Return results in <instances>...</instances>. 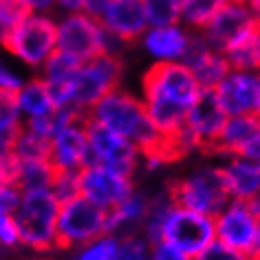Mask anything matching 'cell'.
I'll return each mask as SVG.
<instances>
[{
  "label": "cell",
  "instance_id": "30",
  "mask_svg": "<svg viewBox=\"0 0 260 260\" xmlns=\"http://www.w3.org/2000/svg\"><path fill=\"white\" fill-rule=\"evenodd\" d=\"M12 153L17 160H32V158H49V140L34 134L26 126H21L13 140Z\"/></svg>",
  "mask_w": 260,
  "mask_h": 260
},
{
  "label": "cell",
  "instance_id": "41",
  "mask_svg": "<svg viewBox=\"0 0 260 260\" xmlns=\"http://www.w3.org/2000/svg\"><path fill=\"white\" fill-rule=\"evenodd\" d=\"M25 4L30 12H44V13L55 12V0H25Z\"/></svg>",
  "mask_w": 260,
  "mask_h": 260
},
{
  "label": "cell",
  "instance_id": "9",
  "mask_svg": "<svg viewBox=\"0 0 260 260\" xmlns=\"http://www.w3.org/2000/svg\"><path fill=\"white\" fill-rule=\"evenodd\" d=\"M162 240L170 241L192 258L215 241L213 217L172 204L164 219Z\"/></svg>",
  "mask_w": 260,
  "mask_h": 260
},
{
  "label": "cell",
  "instance_id": "22",
  "mask_svg": "<svg viewBox=\"0 0 260 260\" xmlns=\"http://www.w3.org/2000/svg\"><path fill=\"white\" fill-rule=\"evenodd\" d=\"M260 126L256 115H228L215 142L213 156L241 155Z\"/></svg>",
  "mask_w": 260,
  "mask_h": 260
},
{
  "label": "cell",
  "instance_id": "31",
  "mask_svg": "<svg viewBox=\"0 0 260 260\" xmlns=\"http://www.w3.org/2000/svg\"><path fill=\"white\" fill-rule=\"evenodd\" d=\"M149 26H164L179 23L181 0H142Z\"/></svg>",
  "mask_w": 260,
  "mask_h": 260
},
{
  "label": "cell",
  "instance_id": "11",
  "mask_svg": "<svg viewBox=\"0 0 260 260\" xmlns=\"http://www.w3.org/2000/svg\"><path fill=\"white\" fill-rule=\"evenodd\" d=\"M79 187L81 196L110 211L136 190V177L102 164H87L79 172Z\"/></svg>",
  "mask_w": 260,
  "mask_h": 260
},
{
  "label": "cell",
  "instance_id": "19",
  "mask_svg": "<svg viewBox=\"0 0 260 260\" xmlns=\"http://www.w3.org/2000/svg\"><path fill=\"white\" fill-rule=\"evenodd\" d=\"M253 25H256V21L249 8L241 0H232L206 25L202 36L213 49L224 51L238 36L249 30Z\"/></svg>",
  "mask_w": 260,
  "mask_h": 260
},
{
  "label": "cell",
  "instance_id": "47",
  "mask_svg": "<svg viewBox=\"0 0 260 260\" xmlns=\"http://www.w3.org/2000/svg\"><path fill=\"white\" fill-rule=\"evenodd\" d=\"M254 204H256V208H258V211H260V198L256 202H254Z\"/></svg>",
  "mask_w": 260,
  "mask_h": 260
},
{
  "label": "cell",
  "instance_id": "44",
  "mask_svg": "<svg viewBox=\"0 0 260 260\" xmlns=\"http://www.w3.org/2000/svg\"><path fill=\"white\" fill-rule=\"evenodd\" d=\"M247 254L253 260H260V221H258V226H256V234H254L253 245H251Z\"/></svg>",
  "mask_w": 260,
  "mask_h": 260
},
{
  "label": "cell",
  "instance_id": "26",
  "mask_svg": "<svg viewBox=\"0 0 260 260\" xmlns=\"http://www.w3.org/2000/svg\"><path fill=\"white\" fill-rule=\"evenodd\" d=\"M232 0H181L179 23L189 30L202 32L209 21Z\"/></svg>",
  "mask_w": 260,
  "mask_h": 260
},
{
  "label": "cell",
  "instance_id": "39",
  "mask_svg": "<svg viewBox=\"0 0 260 260\" xmlns=\"http://www.w3.org/2000/svg\"><path fill=\"white\" fill-rule=\"evenodd\" d=\"M25 79L26 78L21 74V72L13 70L12 66H8L6 62L0 60V89H2V91L15 92L21 85H23Z\"/></svg>",
  "mask_w": 260,
  "mask_h": 260
},
{
  "label": "cell",
  "instance_id": "17",
  "mask_svg": "<svg viewBox=\"0 0 260 260\" xmlns=\"http://www.w3.org/2000/svg\"><path fill=\"white\" fill-rule=\"evenodd\" d=\"M98 19L106 32L126 46L138 44L149 26L142 0H110Z\"/></svg>",
  "mask_w": 260,
  "mask_h": 260
},
{
  "label": "cell",
  "instance_id": "35",
  "mask_svg": "<svg viewBox=\"0 0 260 260\" xmlns=\"http://www.w3.org/2000/svg\"><path fill=\"white\" fill-rule=\"evenodd\" d=\"M28 12L25 0H0V42Z\"/></svg>",
  "mask_w": 260,
  "mask_h": 260
},
{
  "label": "cell",
  "instance_id": "23",
  "mask_svg": "<svg viewBox=\"0 0 260 260\" xmlns=\"http://www.w3.org/2000/svg\"><path fill=\"white\" fill-rule=\"evenodd\" d=\"M151 204V196H147L142 190H134L128 198H124L119 206L108 211V222H106V232L111 234H128L134 230H140L143 219L147 215Z\"/></svg>",
  "mask_w": 260,
  "mask_h": 260
},
{
  "label": "cell",
  "instance_id": "49",
  "mask_svg": "<svg viewBox=\"0 0 260 260\" xmlns=\"http://www.w3.org/2000/svg\"><path fill=\"white\" fill-rule=\"evenodd\" d=\"M258 117H260V113H258Z\"/></svg>",
  "mask_w": 260,
  "mask_h": 260
},
{
  "label": "cell",
  "instance_id": "1",
  "mask_svg": "<svg viewBox=\"0 0 260 260\" xmlns=\"http://www.w3.org/2000/svg\"><path fill=\"white\" fill-rule=\"evenodd\" d=\"M202 91L187 64H151L142 78L140 98L155 128L164 138H172L185 126L190 106Z\"/></svg>",
  "mask_w": 260,
  "mask_h": 260
},
{
  "label": "cell",
  "instance_id": "40",
  "mask_svg": "<svg viewBox=\"0 0 260 260\" xmlns=\"http://www.w3.org/2000/svg\"><path fill=\"white\" fill-rule=\"evenodd\" d=\"M83 10V0H55V12L62 13H74Z\"/></svg>",
  "mask_w": 260,
  "mask_h": 260
},
{
  "label": "cell",
  "instance_id": "4",
  "mask_svg": "<svg viewBox=\"0 0 260 260\" xmlns=\"http://www.w3.org/2000/svg\"><path fill=\"white\" fill-rule=\"evenodd\" d=\"M126 44L106 32L100 19L87 12L62 13L57 17V51L87 62L102 53L123 57Z\"/></svg>",
  "mask_w": 260,
  "mask_h": 260
},
{
  "label": "cell",
  "instance_id": "15",
  "mask_svg": "<svg viewBox=\"0 0 260 260\" xmlns=\"http://www.w3.org/2000/svg\"><path fill=\"white\" fill-rule=\"evenodd\" d=\"M49 162L55 172H81L91 162L85 117L74 119L49 140Z\"/></svg>",
  "mask_w": 260,
  "mask_h": 260
},
{
  "label": "cell",
  "instance_id": "2",
  "mask_svg": "<svg viewBox=\"0 0 260 260\" xmlns=\"http://www.w3.org/2000/svg\"><path fill=\"white\" fill-rule=\"evenodd\" d=\"M85 117L126 138L142 153L162 149L168 145V140L151 123L142 98L123 87L108 92Z\"/></svg>",
  "mask_w": 260,
  "mask_h": 260
},
{
  "label": "cell",
  "instance_id": "24",
  "mask_svg": "<svg viewBox=\"0 0 260 260\" xmlns=\"http://www.w3.org/2000/svg\"><path fill=\"white\" fill-rule=\"evenodd\" d=\"M13 96H15V104H17L23 123L30 119L44 117L57 108L47 85L42 81L38 74L26 78L19 89L13 92Z\"/></svg>",
  "mask_w": 260,
  "mask_h": 260
},
{
  "label": "cell",
  "instance_id": "7",
  "mask_svg": "<svg viewBox=\"0 0 260 260\" xmlns=\"http://www.w3.org/2000/svg\"><path fill=\"white\" fill-rule=\"evenodd\" d=\"M123 74V57L117 55L102 53L87 62H81L68 89V108L85 117L108 92L121 87Z\"/></svg>",
  "mask_w": 260,
  "mask_h": 260
},
{
  "label": "cell",
  "instance_id": "13",
  "mask_svg": "<svg viewBox=\"0 0 260 260\" xmlns=\"http://www.w3.org/2000/svg\"><path fill=\"white\" fill-rule=\"evenodd\" d=\"M226 117V111L222 110L213 89H204L194 100V104L190 106L183 126V130L198 147L200 155L213 156L215 142Z\"/></svg>",
  "mask_w": 260,
  "mask_h": 260
},
{
  "label": "cell",
  "instance_id": "14",
  "mask_svg": "<svg viewBox=\"0 0 260 260\" xmlns=\"http://www.w3.org/2000/svg\"><path fill=\"white\" fill-rule=\"evenodd\" d=\"M226 115L260 113V70L230 68L224 79L213 89Z\"/></svg>",
  "mask_w": 260,
  "mask_h": 260
},
{
  "label": "cell",
  "instance_id": "28",
  "mask_svg": "<svg viewBox=\"0 0 260 260\" xmlns=\"http://www.w3.org/2000/svg\"><path fill=\"white\" fill-rule=\"evenodd\" d=\"M121 238L111 232H104L94 240L68 251V260H117Z\"/></svg>",
  "mask_w": 260,
  "mask_h": 260
},
{
  "label": "cell",
  "instance_id": "34",
  "mask_svg": "<svg viewBox=\"0 0 260 260\" xmlns=\"http://www.w3.org/2000/svg\"><path fill=\"white\" fill-rule=\"evenodd\" d=\"M23 251L19 226L13 215H0V256H10Z\"/></svg>",
  "mask_w": 260,
  "mask_h": 260
},
{
  "label": "cell",
  "instance_id": "6",
  "mask_svg": "<svg viewBox=\"0 0 260 260\" xmlns=\"http://www.w3.org/2000/svg\"><path fill=\"white\" fill-rule=\"evenodd\" d=\"M168 194L174 204L198 213L215 215L230 200L221 164H202L170 183Z\"/></svg>",
  "mask_w": 260,
  "mask_h": 260
},
{
  "label": "cell",
  "instance_id": "46",
  "mask_svg": "<svg viewBox=\"0 0 260 260\" xmlns=\"http://www.w3.org/2000/svg\"><path fill=\"white\" fill-rule=\"evenodd\" d=\"M19 260H53V256L51 254H46V253H30Z\"/></svg>",
  "mask_w": 260,
  "mask_h": 260
},
{
  "label": "cell",
  "instance_id": "29",
  "mask_svg": "<svg viewBox=\"0 0 260 260\" xmlns=\"http://www.w3.org/2000/svg\"><path fill=\"white\" fill-rule=\"evenodd\" d=\"M78 117H83V115H79L78 111H74L72 108H55L51 113H47L44 117L25 121L23 126H26L28 130H32L34 134L46 138V140H51L62 126H66Z\"/></svg>",
  "mask_w": 260,
  "mask_h": 260
},
{
  "label": "cell",
  "instance_id": "21",
  "mask_svg": "<svg viewBox=\"0 0 260 260\" xmlns=\"http://www.w3.org/2000/svg\"><path fill=\"white\" fill-rule=\"evenodd\" d=\"M79 64L78 60L66 55L62 51H55L46 60V64L42 66L38 74L42 81L47 85V89L51 92V98L57 108H68V89Z\"/></svg>",
  "mask_w": 260,
  "mask_h": 260
},
{
  "label": "cell",
  "instance_id": "25",
  "mask_svg": "<svg viewBox=\"0 0 260 260\" xmlns=\"http://www.w3.org/2000/svg\"><path fill=\"white\" fill-rule=\"evenodd\" d=\"M230 68L238 70H260V23L253 25L249 30L224 49Z\"/></svg>",
  "mask_w": 260,
  "mask_h": 260
},
{
  "label": "cell",
  "instance_id": "20",
  "mask_svg": "<svg viewBox=\"0 0 260 260\" xmlns=\"http://www.w3.org/2000/svg\"><path fill=\"white\" fill-rule=\"evenodd\" d=\"M219 164H221V172L230 200H258L260 162L245 155H228L222 156Z\"/></svg>",
  "mask_w": 260,
  "mask_h": 260
},
{
  "label": "cell",
  "instance_id": "16",
  "mask_svg": "<svg viewBox=\"0 0 260 260\" xmlns=\"http://www.w3.org/2000/svg\"><path fill=\"white\" fill-rule=\"evenodd\" d=\"M190 34L181 23L164 26H147L138 44L142 51L149 57L153 64H170V62H183L187 49H189Z\"/></svg>",
  "mask_w": 260,
  "mask_h": 260
},
{
  "label": "cell",
  "instance_id": "3",
  "mask_svg": "<svg viewBox=\"0 0 260 260\" xmlns=\"http://www.w3.org/2000/svg\"><path fill=\"white\" fill-rule=\"evenodd\" d=\"M60 202L49 189L23 190L13 219L19 226L23 251L53 254L59 251L57 217Z\"/></svg>",
  "mask_w": 260,
  "mask_h": 260
},
{
  "label": "cell",
  "instance_id": "45",
  "mask_svg": "<svg viewBox=\"0 0 260 260\" xmlns=\"http://www.w3.org/2000/svg\"><path fill=\"white\" fill-rule=\"evenodd\" d=\"M241 2L249 8V12L253 13L254 21L260 23V0H241Z\"/></svg>",
  "mask_w": 260,
  "mask_h": 260
},
{
  "label": "cell",
  "instance_id": "37",
  "mask_svg": "<svg viewBox=\"0 0 260 260\" xmlns=\"http://www.w3.org/2000/svg\"><path fill=\"white\" fill-rule=\"evenodd\" d=\"M23 190L19 185L13 181L0 183V215H13L15 209L19 208Z\"/></svg>",
  "mask_w": 260,
  "mask_h": 260
},
{
  "label": "cell",
  "instance_id": "32",
  "mask_svg": "<svg viewBox=\"0 0 260 260\" xmlns=\"http://www.w3.org/2000/svg\"><path fill=\"white\" fill-rule=\"evenodd\" d=\"M21 126H23V119L19 115L13 92L0 89V134L17 136Z\"/></svg>",
  "mask_w": 260,
  "mask_h": 260
},
{
  "label": "cell",
  "instance_id": "33",
  "mask_svg": "<svg viewBox=\"0 0 260 260\" xmlns=\"http://www.w3.org/2000/svg\"><path fill=\"white\" fill-rule=\"evenodd\" d=\"M55 198L64 204V202L76 198L81 194V187H79V172H55L53 181L49 185Z\"/></svg>",
  "mask_w": 260,
  "mask_h": 260
},
{
  "label": "cell",
  "instance_id": "5",
  "mask_svg": "<svg viewBox=\"0 0 260 260\" xmlns=\"http://www.w3.org/2000/svg\"><path fill=\"white\" fill-rule=\"evenodd\" d=\"M26 70L38 72L57 51V17L55 13L28 12L0 42Z\"/></svg>",
  "mask_w": 260,
  "mask_h": 260
},
{
  "label": "cell",
  "instance_id": "48",
  "mask_svg": "<svg viewBox=\"0 0 260 260\" xmlns=\"http://www.w3.org/2000/svg\"><path fill=\"white\" fill-rule=\"evenodd\" d=\"M0 260H2V256H0Z\"/></svg>",
  "mask_w": 260,
  "mask_h": 260
},
{
  "label": "cell",
  "instance_id": "10",
  "mask_svg": "<svg viewBox=\"0 0 260 260\" xmlns=\"http://www.w3.org/2000/svg\"><path fill=\"white\" fill-rule=\"evenodd\" d=\"M85 123L91 151L89 164H102L130 177H136L142 168V151L126 138L119 136L113 130L106 128L91 119L85 117Z\"/></svg>",
  "mask_w": 260,
  "mask_h": 260
},
{
  "label": "cell",
  "instance_id": "42",
  "mask_svg": "<svg viewBox=\"0 0 260 260\" xmlns=\"http://www.w3.org/2000/svg\"><path fill=\"white\" fill-rule=\"evenodd\" d=\"M241 155H245V156H249V158L256 160V162H260V126H258V130H256V134L253 136V140L249 142V145L243 149Z\"/></svg>",
  "mask_w": 260,
  "mask_h": 260
},
{
  "label": "cell",
  "instance_id": "38",
  "mask_svg": "<svg viewBox=\"0 0 260 260\" xmlns=\"http://www.w3.org/2000/svg\"><path fill=\"white\" fill-rule=\"evenodd\" d=\"M149 260H192L187 253H183L181 249L172 245L166 240H158L151 243L149 249Z\"/></svg>",
  "mask_w": 260,
  "mask_h": 260
},
{
  "label": "cell",
  "instance_id": "8",
  "mask_svg": "<svg viewBox=\"0 0 260 260\" xmlns=\"http://www.w3.org/2000/svg\"><path fill=\"white\" fill-rule=\"evenodd\" d=\"M108 211L85 196H76L60 204L57 217L59 251H72L106 232Z\"/></svg>",
  "mask_w": 260,
  "mask_h": 260
},
{
  "label": "cell",
  "instance_id": "36",
  "mask_svg": "<svg viewBox=\"0 0 260 260\" xmlns=\"http://www.w3.org/2000/svg\"><path fill=\"white\" fill-rule=\"evenodd\" d=\"M192 260H253V258L247 253H241L238 249L228 247V245L215 240L202 253L192 256Z\"/></svg>",
  "mask_w": 260,
  "mask_h": 260
},
{
  "label": "cell",
  "instance_id": "18",
  "mask_svg": "<svg viewBox=\"0 0 260 260\" xmlns=\"http://www.w3.org/2000/svg\"><path fill=\"white\" fill-rule=\"evenodd\" d=\"M183 64H187L192 70L202 89H217V85L230 72V64L224 53L213 49L202 36V32L194 30L190 34L189 49L183 59Z\"/></svg>",
  "mask_w": 260,
  "mask_h": 260
},
{
  "label": "cell",
  "instance_id": "43",
  "mask_svg": "<svg viewBox=\"0 0 260 260\" xmlns=\"http://www.w3.org/2000/svg\"><path fill=\"white\" fill-rule=\"evenodd\" d=\"M108 2L110 0H83V12H87L89 15H94V17H100V13L104 12Z\"/></svg>",
  "mask_w": 260,
  "mask_h": 260
},
{
  "label": "cell",
  "instance_id": "12",
  "mask_svg": "<svg viewBox=\"0 0 260 260\" xmlns=\"http://www.w3.org/2000/svg\"><path fill=\"white\" fill-rule=\"evenodd\" d=\"M213 221L215 240L241 253H249L260 221V211L254 202L228 200Z\"/></svg>",
  "mask_w": 260,
  "mask_h": 260
},
{
  "label": "cell",
  "instance_id": "27",
  "mask_svg": "<svg viewBox=\"0 0 260 260\" xmlns=\"http://www.w3.org/2000/svg\"><path fill=\"white\" fill-rule=\"evenodd\" d=\"M55 176V168L49 158H32V160H17L15 183L21 190L49 189Z\"/></svg>",
  "mask_w": 260,
  "mask_h": 260
}]
</instances>
